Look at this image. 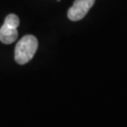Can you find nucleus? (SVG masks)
I'll list each match as a JSON object with an SVG mask.
<instances>
[{
  "mask_svg": "<svg viewBox=\"0 0 127 127\" xmlns=\"http://www.w3.org/2000/svg\"><path fill=\"white\" fill-rule=\"evenodd\" d=\"M95 3V0H74L73 6L68 10V18L71 21L83 19Z\"/></svg>",
  "mask_w": 127,
  "mask_h": 127,
  "instance_id": "2",
  "label": "nucleus"
},
{
  "mask_svg": "<svg viewBox=\"0 0 127 127\" xmlns=\"http://www.w3.org/2000/svg\"><path fill=\"white\" fill-rule=\"evenodd\" d=\"M38 40L33 35H26L24 36L15 47L14 59L18 64H26L29 62L34 57L38 49Z\"/></svg>",
  "mask_w": 127,
  "mask_h": 127,
  "instance_id": "1",
  "label": "nucleus"
},
{
  "mask_svg": "<svg viewBox=\"0 0 127 127\" xmlns=\"http://www.w3.org/2000/svg\"><path fill=\"white\" fill-rule=\"evenodd\" d=\"M18 31L17 28L7 24H3L0 28V41L5 44H10L17 40Z\"/></svg>",
  "mask_w": 127,
  "mask_h": 127,
  "instance_id": "3",
  "label": "nucleus"
}]
</instances>
